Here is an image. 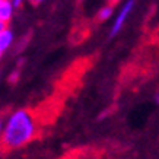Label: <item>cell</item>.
<instances>
[{
	"label": "cell",
	"instance_id": "6",
	"mask_svg": "<svg viewBox=\"0 0 159 159\" xmlns=\"http://www.w3.org/2000/svg\"><path fill=\"white\" fill-rule=\"evenodd\" d=\"M20 2H22V0H12V6H15V7H18V6L20 5Z\"/></svg>",
	"mask_w": 159,
	"mask_h": 159
},
{
	"label": "cell",
	"instance_id": "7",
	"mask_svg": "<svg viewBox=\"0 0 159 159\" xmlns=\"http://www.w3.org/2000/svg\"><path fill=\"white\" fill-rule=\"evenodd\" d=\"M0 130H2V121H0Z\"/></svg>",
	"mask_w": 159,
	"mask_h": 159
},
{
	"label": "cell",
	"instance_id": "5",
	"mask_svg": "<svg viewBox=\"0 0 159 159\" xmlns=\"http://www.w3.org/2000/svg\"><path fill=\"white\" fill-rule=\"evenodd\" d=\"M111 13H112V7H104V9L101 10V13H99V19L101 20H105V19H108L111 16Z\"/></svg>",
	"mask_w": 159,
	"mask_h": 159
},
{
	"label": "cell",
	"instance_id": "2",
	"mask_svg": "<svg viewBox=\"0 0 159 159\" xmlns=\"http://www.w3.org/2000/svg\"><path fill=\"white\" fill-rule=\"evenodd\" d=\"M133 6H134V0H129V2L123 6V9H121L120 15H118V18H117V20L114 22V25H112V29H111V34H110L111 37H114V35L118 34V31L121 29V26H123V24H124L125 18L129 16L130 10L133 9Z\"/></svg>",
	"mask_w": 159,
	"mask_h": 159
},
{
	"label": "cell",
	"instance_id": "8",
	"mask_svg": "<svg viewBox=\"0 0 159 159\" xmlns=\"http://www.w3.org/2000/svg\"><path fill=\"white\" fill-rule=\"evenodd\" d=\"M0 57H2V51H0Z\"/></svg>",
	"mask_w": 159,
	"mask_h": 159
},
{
	"label": "cell",
	"instance_id": "1",
	"mask_svg": "<svg viewBox=\"0 0 159 159\" xmlns=\"http://www.w3.org/2000/svg\"><path fill=\"white\" fill-rule=\"evenodd\" d=\"M35 134V120L32 114L26 110L16 111L10 117L9 123L6 125V130L3 133V145L9 149L20 148Z\"/></svg>",
	"mask_w": 159,
	"mask_h": 159
},
{
	"label": "cell",
	"instance_id": "4",
	"mask_svg": "<svg viewBox=\"0 0 159 159\" xmlns=\"http://www.w3.org/2000/svg\"><path fill=\"white\" fill-rule=\"evenodd\" d=\"M12 39H13V35L10 32L9 29H2L0 31V51L3 53L10 44H12Z\"/></svg>",
	"mask_w": 159,
	"mask_h": 159
},
{
	"label": "cell",
	"instance_id": "3",
	"mask_svg": "<svg viewBox=\"0 0 159 159\" xmlns=\"http://www.w3.org/2000/svg\"><path fill=\"white\" fill-rule=\"evenodd\" d=\"M12 7L13 6L7 0H0V22L3 24L9 22V19L12 18Z\"/></svg>",
	"mask_w": 159,
	"mask_h": 159
}]
</instances>
